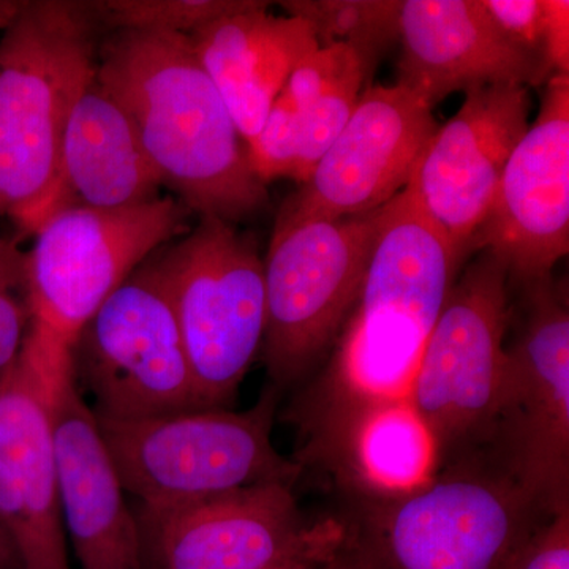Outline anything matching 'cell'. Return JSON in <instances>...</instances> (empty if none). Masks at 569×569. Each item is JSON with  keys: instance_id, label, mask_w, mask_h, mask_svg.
Returning a JSON list of instances; mask_svg holds the SVG:
<instances>
[{"instance_id": "obj_1", "label": "cell", "mask_w": 569, "mask_h": 569, "mask_svg": "<svg viewBox=\"0 0 569 569\" xmlns=\"http://www.w3.org/2000/svg\"><path fill=\"white\" fill-rule=\"evenodd\" d=\"M462 261L406 189L378 212L361 288L328 365L283 411L295 462L336 475L358 427L402 402Z\"/></svg>"}, {"instance_id": "obj_2", "label": "cell", "mask_w": 569, "mask_h": 569, "mask_svg": "<svg viewBox=\"0 0 569 569\" xmlns=\"http://www.w3.org/2000/svg\"><path fill=\"white\" fill-rule=\"evenodd\" d=\"M97 80L132 118L163 187L190 212L234 224L268 203L189 36L112 31L100 40Z\"/></svg>"}, {"instance_id": "obj_3", "label": "cell", "mask_w": 569, "mask_h": 569, "mask_svg": "<svg viewBox=\"0 0 569 569\" xmlns=\"http://www.w3.org/2000/svg\"><path fill=\"white\" fill-rule=\"evenodd\" d=\"M348 493L346 548L365 569H505L552 516L485 452L408 492Z\"/></svg>"}, {"instance_id": "obj_4", "label": "cell", "mask_w": 569, "mask_h": 569, "mask_svg": "<svg viewBox=\"0 0 569 569\" xmlns=\"http://www.w3.org/2000/svg\"><path fill=\"white\" fill-rule=\"evenodd\" d=\"M102 31L91 2L21 0L0 36V217L21 234L36 231Z\"/></svg>"}, {"instance_id": "obj_5", "label": "cell", "mask_w": 569, "mask_h": 569, "mask_svg": "<svg viewBox=\"0 0 569 569\" xmlns=\"http://www.w3.org/2000/svg\"><path fill=\"white\" fill-rule=\"evenodd\" d=\"M282 392L268 387L246 411L203 408L141 419L97 418L126 493L156 518L233 490L296 485L305 468L272 441Z\"/></svg>"}, {"instance_id": "obj_6", "label": "cell", "mask_w": 569, "mask_h": 569, "mask_svg": "<svg viewBox=\"0 0 569 569\" xmlns=\"http://www.w3.org/2000/svg\"><path fill=\"white\" fill-rule=\"evenodd\" d=\"M509 290L507 268L479 253L452 284L422 350L407 402L432 440L437 471L492 440L507 372Z\"/></svg>"}, {"instance_id": "obj_7", "label": "cell", "mask_w": 569, "mask_h": 569, "mask_svg": "<svg viewBox=\"0 0 569 569\" xmlns=\"http://www.w3.org/2000/svg\"><path fill=\"white\" fill-rule=\"evenodd\" d=\"M151 261L173 305L198 402L230 407L264 339V261L254 239L200 217Z\"/></svg>"}, {"instance_id": "obj_8", "label": "cell", "mask_w": 569, "mask_h": 569, "mask_svg": "<svg viewBox=\"0 0 569 569\" xmlns=\"http://www.w3.org/2000/svg\"><path fill=\"white\" fill-rule=\"evenodd\" d=\"M380 209L347 219L277 217L264 261L263 339L277 391L305 383L339 339L361 288Z\"/></svg>"}, {"instance_id": "obj_9", "label": "cell", "mask_w": 569, "mask_h": 569, "mask_svg": "<svg viewBox=\"0 0 569 569\" xmlns=\"http://www.w3.org/2000/svg\"><path fill=\"white\" fill-rule=\"evenodd\" d=\"M518 287L500 410L482 452L556 515L569 508L568 288L552 274Z\"/></svg>"}, {"instance_id": "obj_10", "label": "cell", "mask_w": 569, "mask_h": 569, "mask_svg": "<svg viewBox=\"0 0 569 569\" xmlns=\"http://www.w3.org/2000/svg\"><path fill=\"white\" fill-rule=\"evenodd\" d=\"M146 569H321L342 556L340 515L310 518L295 485L233 490L156 518L138 519Z\"/></svg>"}, {"instance_id": "obj_11", "label": "cell", "mask_w": 569, "mask_h": 569, "mask_svg": "<svg viewBox=\"0 0 569 569\" xmlns=\"http://www.w3.org/2000/svg\"><path fill=\"white\" fill-rule=\"evenodd\" d=\"M190 216L178 198L162 194L127 208L52 213L26 252L33 320L73 343L112 291L190 230Z\"/></svg>"}, {"instance_id": "obj_12", "label": "cell", "mask_w": 569, "mask_h": 569, "mask_svg": "<svg viewBox=\"0 0 569 569\" xmlns=\"http://www.w3.org/2000/svg\"><path fill=\"white\" fill-rule=\"evenodd\" d=\"M71 362L93 397L97 418L203 410L170 295L151 258L82 326Z\"/></svg>"}, {"instance_id": "obj_13", "label": "cell", "mask_w": 569, "mask_h": 569, "mask_svg": "<svg viewBox=\"0 0 569 569\" xmlns=\"http://www.w3.org/2000/svg\"><path fill=\"white\" fill-rule=\"evenodd\" d=\"M70 347L32 318L0 378V519L22 569H70L51 425L52 378Z\"/></svg>"}, {"instance_id": "obj_14", "label": "cell", "mask_w": 569, "mask_h": 569, "mask_svg": "<svg viewBox=\"0 0 569 569\" xmlns=\"http://www.w3.org/2000/svg\"><path fill=\"white\" fill-rule=\"evenodd\" d=\"M486 252L509 284L552 274L569 252V77L549 78L537 121L509 157L467 254Z\"/></svg>"}, {"instance_id": "obj_15", "label": "cell", "mask_w": 569, "mask_h": 569, "mask_svg": "<svg viewBox=\"0 0 569 569\" xmlns=\"http://www.w3.org/2000/svg\"><path fill=\"white\" fill-rule=\"evenodd\" d=\"M529 88L492 84L466 92L438 126L407 189L460 261L485 220L509 157L529 130Z\"/></svg>"}, {"instance_id": "obj_16", "label": "cell", "mask_w": 569, "mask_h": 569, "mask_svg": "<svg viewBox=\"0 0 569 569\" xmlns=\"http://www.w3.org/2000/svg\"><path fill=\"white\" fill-rule=\"evenodd\" d=\"M437 127L432 110L402 86H370L279 216L347 219L383 208L407 189Z\"/></svg>"}, {"instance_id": "obj_17", "label": "cell", "mask_w": 569, "mask_h": 569, "mask_svg": "<svg viewBox=\"0 0 569 569\" xmlns=\"http://www.w3.org/2000/svg\"><path fill=\"white\" fill-rule=\"evenodd\" d=\"M51 425L63 530L81 569H146L140 523L78 388L71 347L52 378Z\"/></svg>"}, {"instance_id": "obj_18", "label": "cell", "mask_w": 569, "mask_h": 569, "mask_svg": "<svg viewBox=\"0 0 569 569\" xmlns=\"http://www.w3.org/2000/svg\"><path fill=\"white\" fill-rule=\"evenodd\" d=\"M399 81L430 110L455 92L548 82L542 63L503 36L481 0H406Z\"/></svg>"}, {"instance_id": "obj_19", "label": "cell", "mask_w": 569, "mask_h": 569, "mask_svg": "<svg viewBox=\"0 0 569 569\" xmlns=\"http://www.w3.org/2000/svg\"><path fill=\"white\" fill-rule=\"evenodd\" d=\"M162 187L132 118L96 73L71 107L54 182L41 206L37 228L62 209L148 203L160 197Z\"/></svg>"}, {"instance_id": "obj_20", "label": "cell", "mask_w": 569, "mask_h": 569, "mask_svg": "<svg viewBox=\"0 0 569 569\" xmlns=\"http://www.w3.org/2000/svg\"><path fill=\"white\" fill-rule=\"evenodd\" d=\"M268 6L254 2L189 36L247 146L296 67L320 48L305 20L276 17Z\"/></svg>"}, {"instance_id": "obj_21", "label": "cell", "mask_w": 569, "mask_h": 569, "mask_svg": "<svg viewBox=\"0 0 569 569\" xmlns=\"http://www.w3.org/2000/svg\"><path fill=\"white\" fill-rule=\"evenodd\" d=\"M436 471L432 440L406 399L361 422L335 478L347 492L395 496L426 485Z\"/></svg>"}, {"instance_id": "obj_22", "label": "cell", "mask_w": 569, "mask_h": 569, "mask_svg": "<svg viewBox=\"0 0 569 569\" xmlns=\"http://www.w3.org/2000/svg\"><path fill=\"white\" fill-rule=\"evenodd\" d=\"M280 6L312 28L320 47L348 44L370 66L399 39L402 2L397 0H291Z\"/></svg>"}, {"instance_id": "obj_23", "label": "cell", "mask_w": 569, "mask_h": 569, "mask_svg": "<svg viewBox=\"0 0 569 569\" xmlns=\"http://www.w3.org/2000/svg\"><path fill=\"white\" fill-rule=\"evenodd\" d=\"M254 0H104L91 2L100 28L112 31L190 33L252 7Z\"/></svg>"}, {"instance_id": "obj_24", "label": "cell", "mask_w": 569, "mask_h": 569, "mask_svg": "<svg viewBox=\"0 0 569 569\" xmlns=\"http://www.w3.org/2000/svg\"><path fill=\"white\" fill-rule=\"evenodd\" d=\"M370 71L359 67L336 82L302 112V146L293 181L305 183L325 152L350 121Z\"/></svg>"}, {"instance_id": "obj_25", "label": "cell", "mask_w": 569, "mask_h": 569, "mask_svg": "<svg viewBox=\"0 0 569 569\" xmlns=\"http://www.w3.org/2000/svg\"><path fill=\"white\" fill-rule=\"evenodd\" d=\"M32 318L26 252L0 238V378L20 356Z\"/></svg>"}, {"instance_id": "obj_26", "label": "cell", "mask_w": 569, "mask_h": 569, "mask_svg": "<svg viewBox=\"0 0 569 569\" xmlns=\"http://www.w3.org/2000/svg\"><path fill=\"white\" fill-rule=\"evenodd\" d=\"M301 146L302 112L279 93L260 132L247 146L254 176L263 183L295 179Z\"/></svg>"}, {"instance_id": "obj_27", "label": "cell", "mask_w": 569, "mask_h": 569, "mask_svg": "<svg viewBox=\"0 0 569 569\" xmlns=\"http://www.w3.org/2000/svg\"><path fill=\"white\" fill-rule=\"evenodd\" d=\"M359 67H365L369 71L372 69V66L355 48L343 43L320 47L299 62L284 82L280 96L290 100L299 111L305 112L336 82Z\"/></svg>"}, {"instance_id": "obj_28", "label": "cell", "mask_w": 569, "mask_h": 569, "mask_svg": "<svg viewBox=\"0 0 569 569\" xmlns=\"http://www.w3.org/2000/svg\"><path fill=\"white\" fill-rule=\"evenodd\" d=\"M481 3L498 31L519 50L533 56L542 63L546 31L545 0H481Z\"/></svg>"}, {"instance_id": "obj_29", "label": "cell", "mask_w": 569, "mask_h": 569, "mask_svg": "<svg viewBox=\"0 0 569 569\" xmlns=\"http://www.w3.org/2000/svg\"><path fill=\"white\" fill-rule=\"evenodd\" d=\"M505 569H569V508L542 519Z\"/></svg>"}, {"instance_id": "obj_30", "label": "cell", "mask_w": 569, "mask_h": 569, "mask_svg": "<svg viewBox=\"0 0 569 569\" xmlns=\"http://www.w3.org/2000/svg\"><path fill=\"white\" fill-rule=\"evenodd\" d=\"M546 31L542 63L549 78L556 74L569 77V2L545 0Z\"/></svg>"}, {"instance_id": "obj_31", "label": "cell", "mask_w": 569, "mask_h": 569, "mask_svg": "<svg viewBox=\"0 0 569 569\" xmlns=\"http://www.w3.org/2000/svg\"><path fill=\"white\" fill-rule=\"evenodd\" d=\"M0 569H22L20 556L2 519H0Z\"/></svg>"}, {"instance_id": "obj_32", "label": "cell", "mask_w": 569, "mask_h": 569, "mask_svg": "<svg viewBox=\"0 0 569 569\" xmlns=\"http://www.w3.org/2000/svg\"><path fill=\"white\" fill-rule=\"evenodd\" d=\"M21 0H0V36L6 31L7 26L13 20L18 9H20Z\"/></svg>"}, {"instance_id": "obj_33", "label": "cell", "mask_w": 569, "mask_h": 569, "mask_svg": "<svg viewBox=\"0 0 569 569\" xmlns=\"http://www.w3.org/2000/svg\"><path fill=\"white\" fill-rule=\"evenodd\" d=\"M321 569H365L361 567V565L358 563L353 559V557L350 556V553L343 550L342 556L339 557V559L332 561L331 565H328V567L321 568Z\"/></svg>"}]
</instances>
